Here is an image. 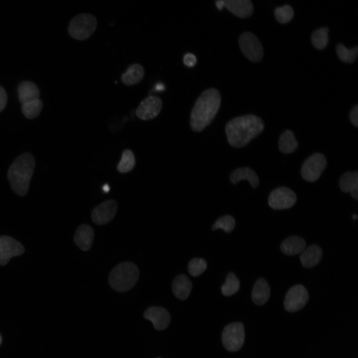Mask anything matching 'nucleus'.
Instances as JSON below:
<instances>
[{
	"mask_svg": "<svg viewBox=\"0 0 358 358\" xmlns=\"http://www.w3.org/2000/svg\"><path fill=\"white\" fill-rule=\"evenodd\" d=\"M309 299V295L305 287L301 284L295 285L287 291L284 300L285 309L294 312L303 308Z\"/></svg>",
	"mask_w": 358,
	"mask_h": 358,
	"instance_id": "1a4fd4ad",
	"label": "nucleus"
},
{
	"mask_svg": "<svg viewBox=\"0 0 358 358\" xmlns=\"http://www.w3.org/2000/svg\"><path fill=\"white\" fill-rule=\"evenodd\" d=\"M35 162L33 155L28 152L18 156L10 166L7 179L13 191L23 196L27 192Z\"/></svg>",
	"mask_w": 358,
	"mask_h": 358,
	"instance_id": "7ed1b4c3",
	"label": "nucleus"
},
{
	"mask_svg": "<svg viewBox=\"0 0 358 358\" xmlns=\"http://www.w3.org/2000/svg\"><path fill=\"white\" fill-rule=\"evenodd\" d=\"M329 29L323 27L315 31L311 35V41L313 46L318 49H323L328 43Z\"/></svg>",
	"mask_w": 358,
	"mask_h": 358,
	"instance_id": "bb28decb",
	"label": "nucleus"
},
{
	"mask_svg": "<svg viewBox=\"0 0 358 358\" xmlns=\"http://www.w3.org/2000/svg\"><path fill=\"white\" fill-rule=\"evenodd\" d=\"M244 340V328L241 323H230L224 328L222 335V343L228 351L236 352L240 350Z\"/></svg>",
	"mask_w": 358,
	"mask_h": 358,
	"instance_id": "423d86ee",
	"label": "nucleus"
},
{
	"mask_svg": "<svg viewBox=\"0 0 358 358\" xmlns=\"http://www.w3.org/2000/svg\"></svg>",
	"mask_w": 358,
	"mask_h": 358,
	"instance_id": "a19ab883",
	"label": "nucleus"
},
{
	"mask_svg": "<svg viewBox=\"0 0 358 358\" xmlns=\"http://www.w3.org/2000/svg\"><path fill=\"white\" fill-rule=\"evenodd\" d=\"M216 5L219 10H222L224 7V3L222 0H217L216 1Z\"/></svg>",
	"mask_w": 358,
	"mask_h": 358,
	"instance_id": "e433bc0d",
	"label": "nucleus"
},
{
	"mask_svg": "<svg viewBox=\"0 0 358 358\" xmlns=\"http://www.w3.org/2000/svg\"><path fill=\"white\" fill-rule=\"evenodd\" d=\"M264 126L262 119L255 115L247 114L234 117L225 126L227 141L233 147H244L262 133Z\"/></svg>",
	"mask_w": 358,
	"mask_h": 358,
	"instance_id": "f257e3e1",
	"label": "nucleus"
},
{
	"mask_svg": "<svg viewBox=\"0 0 358 358\" xmlns=\"http://www.w3.org/2000/svg\"><path fill=\"white\" fill-rule=\"evenodd\" d=\"M183 62L186 66L189 67H192L195 64L196 59L192 54L187 53L183 57Z\"/></svg>",
	"mask_w": 358,
	"mask_h": 358,
	"instance_id": "c9c22d12",
	"label": "nucleus"
},
{
	"mask_svg": "<svg viewBox=\"0 0 358 358\" xmlns=\"http://www.w3.org/2000/svg\"><path fill=\"white\" fill-rule=\"evenodd\" d=\"M19 101L22 104L39 99V90L35 84L29 81L21 83L17 89Z\"/></svg>",
	"mask_w": 358,
	"mask_h": 358,
	"instance_id": "b1692460",
	"label": "nucleus"
},
{
	"mask_svg": "<svg viewBox=\"0 0 358 358\" xmlns=\"http://www.w3.org/2000/svg\"><path fill=\"white\" fill-rule=\"evenodd\" d=\"M306 242L301 237L292 236L285 239L280 245V250L285 255L293 256L304 250Z\"/></svg>",
	"mask_w": 358,
	"mask_h": 358,
	"instance_id": "5701e85b",
	"label": "nucleus"
},
{
	"mask_svg": "<svg viewBox=\"0 0 358 358\" xmlns=\"http://www.w3.org/2000/svg\"><path fill=\"white\" fill-rule=\"evenodd\" d=\"M230 179L233 184H236L242 180H247L253 188L257 187L259 184V179L257 175L253 170L249 167L236 169L231 174Z\"/></svg>",
	"mask_w": 358,
	"mask_h": 358,
	"instance_id": "4be33fe9",
	"label": "nucleus"
},
{
	"mask_svg": "<svg viewBox=\"0 0 358 358\" xmlns=\"http://www.w3.org/2000/svg\"><path fill=\"white\" fill-rule=\"evenodd\" d=\"M117 209V204L113 199L106 200L95 207L91 213V219L98 225L109 223L115 216Z\"/></svg>",
	"mask_w": 358,
	"mask_h": 358,
	"instance_id": "ddd939ff",
	"label": "nucleus"
},
{
	"mask_svg": "<svg viewBox=\"0 0 358 358\" xmlns=\"http://www.w3.org/2000/svg\"><path fill=\"white\" fill-rule=\"evenodd\" d=\"M298 142L293 133L290 130H286L279 137L278 141L279 150L285 154H290L296 150Z\"/></svg>",
	"mask_w": 358,
	"mask_h": 358,
	"instance_id": "393cba45",
	"label": "nucleus"
},
{
	"mask_svg": "<svg viewBox=\"0 0 358 358\" xmlns=\"http://www.w3.org/2000/svg\"><path fill=\"white\" fill-rule=\"evenodd\" d=\"M139 276V269L134 264L123 262L112 269L108 276V282L115 290L125 292L134 286Z\"/></svg>",
	"mask_w": 358,
	"mask_h": 358,
	"instance_id": "20e7f679",
	"label": "nucleus"
},
{
	"mask_svg": "<svg viewBox=\"0 0 358 358\" xmlns=\"http://www.w3.org/2000/svg\"><path fill=\"white\" fill-rule=\"evenodd\" d=\"M274 15L279 22L286 23L289 22L293 18L294 11L290 5L286 4L276 8L274 10Z\"/></svg>",
	"mask_w": 358,
	"mask_h": 358,
	"instance_id": "7c9ffc66",
	"label": "nucleus"
},
{
	"mask_svg": "<svg viewBox=\"0 0 358 358\" xmlns=\"http://www.w3.org/2000/svg\"><path fill=\"white\" fill-rule=\"evenodd\" d=\"M145 70L143 67L138 63L130 65L122 74L121 80L126 86H133L139 84L144 78Z\"/></svg>",
	"mask_w": 358,
	"mask_h": 358,
	"instance_id": "412c9836",
	"label": "nucleus"
},
{
	"mask_svg": "<svg viewBox=\"0 0 358 358\" xmlns=\"http://www.w3.org/2000/svg\"><path fill=\"white\" fill-rule=\"evenodd\" d=\"M326 165L325 156L321 153H315L304 162L301 169V176L307 181H315L319 178Z\"/></svg>",
	"mask_w": 358,
	"mask_h": 358,
	"instance_id": "6e6552de",
	"label": "nucleus"
},
{
	"mask_svg": "<svg viewBox=\"0 0 358 358\" xmlns=\"http://www.w3.org/2000/svg\"><path fill=\"white\" fill-rule=\"evenodd\" d=\"M207 268L206 261L201 258H194L188 264V272L193 276H197L202 274Z\"/></svg>",
	"mask_w": 358,
	"mask_h": 358,
	"instance_id": "2f4dec72",
	"label": "nucleus"
},
{
	"mask_svg": "<svg viewBox=\"0 0 358 358\" xmlns=\"http://www.w3.org/2000/svg\"><path fill=\"white\" fill-rule=\"evenodd\" d=\"M221 102L219 91L215 88L204 90L197 98L190 115V125L195 132H200L208 126L216 116Z\"/></svg>",
	"mask_w": 358,
	"mask_h": 358,
	"instance_id": "f03ea898",
	"label": "nucleus"
},
{
	"mask_svg": "<svg viewBox=\"0 0 358 358\" xmlns=\"http://www.w3.org/2000/svg\"><path fill=\"white\" fill-rule=\"evenodd\" d=\"M353 218L354 219H357V218H358V216H357L356 214H354V215H353Z\"/></svg>",
	"mask_w": 358,
	"mask_h": 358,
	"instance_id": "58836bf2",
	"label": "nucleus"
},
{
	"mask_svg": "<svg viewBox=\"0 0 358 358\" xmlns=\"http://www.w3.org/2000/svg\"><path fill=\"white\" fill-rule=\"evenodd\" d=\"M296 199V196L292 190L286 187H280L270 193L268 203L271 208L280 210L292 207Z\"/></svg>",
	"mask_w": 358,
	"mask_h": 358,
	"instance_id": "9d476101",
	"label": "nucleus"
},
{
	"mask_svg": "<svg viewBox=\"0 0 358 358\" xmlns=\"http://www.w3.org/2000/svg\"><path fill=\"white\" fill-rule=\"evenodd\" d=\"M235 226L234 218L230 215L223 216L219 218L213 224L212 229H222L227 233L232 231Z\"/></svg>",
	"mask_w": 358,
	"mask_h": 358,
	"instance_id": "473e14b6",
	"label": "nucleus"
},
{
	"mask_svg": "<svg viewBox=\"0 0 358 358\" xmlns=\"http://www.w3.org/2000/svg\"><path fill=\"white\" fill-rule=\"evenodd\" d=\"M162 106L163 102L160 98L150 95L140 103L136 110V115L141 120H150L158 115Z\"/></svg>",
	"mask_w": 358,
	"mask_h": 358,
	"instance_id": "f8f14e48",
	"label": "nucleus"
},
{
	"mask_svg": "<svg viewBox=\"0 0 358 358\" xmlns=\"http://www.w3.org/2000/svg\"><path fill=\"white\" fill-rule=\"evenodd\" d=\"M102 190L105 193L108 192L110 190V187L108 184H105L102 187Z\"/></svg>",
	"mask_w": 358,
	"mask_h": 358,
	"instance_id": "4c0bfd02",
	"label": "nucleus"
},
{
	"mask_svg": "<svg viewBox=\"0 0 358 358\" xmlns=\"http://www.w3.org/2000/svg\"><path fill=\"white\" fill-rule=\"evenodd\" d=\"M144 317L151 321L154 328L157 330L166 329L171 322V316L164 308L152 306L148 308L144 313Z\"/></svg>",
	"mask_w": 358,
	"mask_h": 358,
	"instance_id": "4468645a",
	"label": "nucleus"
},
{
	"mask_svg": "<svg viewBox=\"0 0 358 358\" xmlns=\"http://www.w3.org/2000/svg\"><path fill=\"white\" fill-rule=\"evenodd\" d=\"M239 288V280L236 275L232 272L229 273L226 281L221 288L223 294L226 296L232 295L236 293Z\"/></svg>",
	"mask_w": 358,
	"mask_h": 358,
	"instance_id": "cd10ccee",
	"label": "nucleus"
},
{
	"mask_svg": "<svg viewBox=\"0 0 358 358\" xmlns=\"http://www.w3.org/2000/svg\"><path fill=\"white\" fill-rule=\"evenodd\" d=\"M43 107V103L39 99L24 103L21 106V111L28 119H33L40 113Z\"/></svg>",
	"mask_w": 358,
	"mask_h": 358,
	"instance_id": "a878e982",
	"label": "nucleus"
},
{
	"mask_svg": "<svg viewBox=\"0 0 358 358\" xmlns=\"http://www.w3.org/2000/svg\"><path fill=\"white\" fill-rule=\"evenodd\" d=\"M339 186L345 192H350L352 197L358 199V173L357 172H347L339 180Z\"/></svg>",
	"mask_w": 358,
	"mask_h": 358,
	"instance_id": "f3484780",
	"label": "nucleus"
},
{
	"mask_svg": "<svg viewBox=\"0 0 358 358\" xmlns=\"http://www.w3.org/2000/svg\"><path fill=\"white\" fill-rule=\"evenodd\" d=\"M135 159L133 152L130 150H125L117 166L118 171L122 173L131 171L134 167Z\"/></svg>",
	"mask_w": 358,
	"mask_h": 358,
	"instance_id": "c756f323",
	"label": "nucleus"
},
{
	"mask_svg": "<svg viewBox=\"0 0 358 358\" xmlns=\"http://www.w3.org/2000/svg\"><path fill=\"white\" fill-rule=\"evenodd\" d=\"M336 52L339 59L346 63H353L355 61L358 53L357 47L351 49L346 48L343 44L337 45Z\"/></svg>",
	"mask_w": 358,
	"mask_h": 358,
	"instance_id": "c85d7f7f",
	"label": "nucleus"
},
{
	"mask_svg": "<svg viewBox=\"0 0 358 358\" xmlns=\"http://www.w3.org/2000/svg\"><path fill=\"white\" fill-rule=\"evenodd\" d=\"M7 101V94L4 89L0 86V112L4 109Z\"/></svg>",
	"mask_w": 358,
	"mask_h": 358,
	"instance_id": "f704fd0d",
	"label": "nucleus"
},
{
	"mask_svg": "<svg viewBox=\"0 0 358 358\" xmlns=\"http://www.w3.org/2000/svg\"><path fill=\"white\" fill-rule=\"evenodd\" d=\"M94 237L92 228L87 224L80 225L76 230L74 240L76 244L83 251H88L91 247Z\"/></svg>",
	"mask_w": 358,
	"mask_h": 358,
	"instance_id": "dca6fc26",
	"label": "nucleus"
},
{
	"mask_svg": "<svg viewBox=\"0 0 358 358\" xmlns=\"http://www.w3.org/2000/svg\"><path fill=\"white\" fill-rule=\"evenodd\" d=\"M239 45L244 55L249 60L258 62L263 57L264 50L262 45L253 33L245 32L239 37Z\"/></svg>",
	"mask_w": 358,
	"mask_h": 358,
	"instance_id": "0eeeda50",
	"label": "nucleus"
},
{
	"mask_svg": "<svg viewBox=\"0 0 358 358\" xmlns=\"http://www.w3.org/2000/svg\"><path fill=\"white\" fill-rule=\"evenodd\" d=\"M222 0L227 10L240 18H247L253 12L254 6L251 0Z\"/></svg>",
	"mask_w": 358,
	"mask_h": 358,
	"instance_id": "2eb2a0df",
	"label": "nucleus"
},
{
	"mask_svg": "<svg viewBox=\"0 0 358 358\" xmlns=\"http://www.w3.org/2000/svg\"><path fill=\"white\" fill-rule=\"evenodd\" d=\"M1 336H0V344H1Z\"/></svg>",
	"mask_w": 358,
	"mask_h": 358,
	"instance_id": "ea45409f",
	"label": "nucleus"
},
{
	"mask_svg": "<svg viewBox=\"0 0 358 358\" xmlns=\"http://www.w3.org/2000/svg\"><path fill=\"white\" fill-rule=\"evenodd\" d=\"M323 257L322 250L318 246L312 245L302 251L300 260L302 266L306 268L316 266Z\"/></svg>",
	"mask_w": 358,
	"mask_h": 358,
	"instance_id": "6ab92c4d",
	"label": "nucleus"
},
{
	"mask_svg": "<svg viewBox=\"0 0 358 358\" xmlns=\"http://www.w3.org/2000/svg\"><path fill=\"white\" fill-rule=\"evenodd\" d=\"M24 252L22 244L13 238L2 235L0 236V265H6L13 257L18 256Z\"/></svg>",
	"mask_w": 358,
	"mask_h": 358,
	"instance_id": "9b49d317",
	"label": "nucleus"
},
{
	"mask_svg": "<svg viewBox=\"0 0 358 358\" xmlns=\"http://www.w3.org/2000/svg\"><path fill=\"white\" fill-rule=\"evenodd\" d=\"M350 118L352 123L356 127L358 126V105H356L351 110Z\"/></svg>",
	"mask_w": 358,
	"mask_h": 358,
	"instance_id": "72a5a7b5",
	"label": "nucleus"
},
{
	"mask_svg": "<svg viewBox=\"0 0 358 358\" xmlns=\"http://www.w3.org/2000/svg\"><path fill=\"white\" fill-rule=\"evenodd\" d=\"M270 288L267 281L263 278H259L255 282L252 292V299L257 305H263L268 300Z\"/></svg>",
	"mask_w": 358,
	"mask_h": 358,
	"instance_id": "a211bd4d",
	"label": "nucleus"
},
{
	"mask_svg": "<svg viewBox=\"0 0 358 358\" xmlns=\"http://www.w3.org/2000/svg\"><path fill=\"white\" fill-rule=\"evenodd\" d=\"M172 287L175 296L180 300H184L191 292L192 284L185 275L180 274L174 279Z\"/></svg>",
	"mask_w": 358,
	"mask_h": 358,
	"instance_id": "aec40b11",
	"label": "nucleus"
},
{
	"mask_svg": "<svg viewBox=\"0 0 358 358\" xmlns=\"http://www.w3.org/2000/svg\"><path fill=\"white\" fill-rule=\"evenodd\" d=\"M96 26L97 20L94 16L90 13H81L75 16L71 20L68 33L74 39L85 40L93 33Z\"/></svg>",
	"mask_w": 358,
	"mask_h": 358,
	"instance_id": "39448f33",
	"label": "nucleus"
}]
</instances>
